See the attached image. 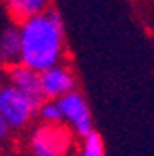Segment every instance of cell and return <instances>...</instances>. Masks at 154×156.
Wrapping results in <instances>:
<instances>
[{
  "instance_id": "1",
  "label": "cell",
  "mask_w": 154,
  "mask_h": 156,
  "mask_svg": "<svg viewBox=\"0 0 154 156\" xmlns=\"http://www.w3.org/2000/svg\"><path fill=\"white\" fill-rule=\"evenodd\" d=\"M21 32V63L37 73L63 62L65 26L61 13L50 8L19 23Z\"/></svg>"
},
{
  "instance_id": "2",
  "label": "cell",
  "mask_w": 154,
  "mask_h": 156,
  "mask_svg": "<svg viewBox=\"0 0 154 156\" xmlns=\"http://www.w3.org/2000/svg\"><path fill=\"white\" fill-rule=\"evenodd\" d=\"M32 156H78L74 134L61 123H43L32 132Z\"/></svg>"
},
{
  "instance_id": "3",
  "label": "cell",
  "mask_w": 154,
  "mask_h": 156,
  "mask_svg": "<svg viewBox=\"0 0 154 156\" xmlns=\"http://www.w3.org/2000/svg\"><path fill=\"white\" fill-rule=\"evenodd\" d=\"M41 102L33 101L32 97L23 93L11 84L0 87V113L6 117L11 128H23L30 123V119L39 112Z\"/></svg>"
},
{
  "instance_id": "4",
  "label": "cell",
  "mask_w": 154,
  "mask_h": 156,
  "mask_svg": "<svg viewBox=\"0 0 154 156\" xmlns=\"http://www.w3.org/2000/svg\"><path fill=\"white\" fill-rule=\"evenodd\" d=\"M63 112V119L72 126L74 134L78 138H86L89 132H93V119H91V112L89 106L84 99V95L78 91H71L63 97L58 99Z\"/></svg>"
},
{
  "instance_id": "5",
  "label": "cell",
  "mask_w": 154,
  "mask_h": 156,
  "mask_svg": "<svg viewBox=\"0 0 154 156\" xmlns=\"http://www.w3.org/2000/svg\"><path fill=\"white\" fill-rule=\"evenodd\" d=\"M41 89L45 99H60V97L76 89V74L71 65L60 62L41 73Z\"/></svg>"
},
{
  "instance_id": "6",
  "label": "cell",
  "mask_w": 154,
  "mask_h": 156,
  "mask_svg": "<svg viewBox=\"0 0 154 156\" xmlns=\"http://www.w3.org/2000/svg\"><path fill=\"white\" fill-rule=\"evenodd\" d=\"M6 78L8 84L15 86L17 89H21L23 93H26L28 97H32L33 101L43 102V89H41V73L33 71L32 67L24 65V63H13L6 67Z\"/></svg>"
},
{
  "instance_id": "7",
  "label": "cell",
  "mask_w": 154,
  "mask_h": 156,
  "mask_svg": "<svg viewBox=\"0 0 154 156\" xmlns=\"http://www.w3.org/2000/svg\"><path fill=\"white\" fill-rule=\"evenodd\" d=\"M21 62V32L19 24L6 26L0 32V65H13Z\"/></svg>"
},
{
  "instance_id": "8",
  "label": "cell",
  "mask_w": 154,
  "mask_h": 156,
  "mask_svg": "<svg viewBox=\"0 0 154 156\" xmlns=\"http://www.w3.org/2000/svg\"><path fill=\"white\" fill-rule=\"evenodd\" d=\"M50 4L52 0H4V8L8 15L17 24L50 9Z\"/></svg>"
},
{
  "instance_id": "9",
  "label": "cell",
  "mask_w": 154,
  "mask_h": 156,
  "mask_svg": "<svg viewBox=\"0 0 154 156\" xmlns=\"http://www.w3.org/2000/svg\"><path fill=\"white\" fill-rule=\"evenodd\" d=\"M37 115L41 117L45 123H61L63 121V112L58 99H45L39 106Z\"/></svg>"
},
{
  "instance_id": "10",
  "label": "cell",
  "mask_w": 154,
  "mask_h": 156,
  "mask_svg": "<svg viewBox=\"0 0 154 156\" xmlns=\"http://www.w3.org/2000/svg\"><path fill=\"white\" fill-rule=\"evenodd\" d=\"M78 156H104V141L99 132H89L84 138V145Z\"/></svg>"
},
{
  "instance_id": "11",
  "label": "cell",
  "mask_w": 154,
  "mask_h": 156,
  "mask_svg": "<svg viewBox=\"0 0 154 156\" xmlns=\"http://www.w3.org/2000/svg\"><path fill=\"white\" fill-rule=\"evenodd\" d=\"M9 123L6 121V117L2 115V113H0V141H2V140H6V136H8V132H9Z\"/></svg>"
},
{
  "instance_id": "12",
  "label": "cell",
  "mask_w": 154,
  "mask_h": 156,
  "mask_svg": "<svg viewBox=\"0 0 154 156\" xmlns=\"http://www.w3.org/2000/svg\"><path fill=\"white\" fill-rule=\"evenodd\" d=\"M2 86H4V84H2V78H0V87H2Z\"/></svg>"
}]
</instances>
